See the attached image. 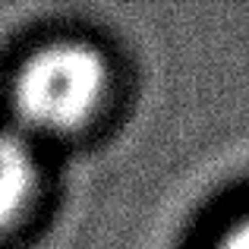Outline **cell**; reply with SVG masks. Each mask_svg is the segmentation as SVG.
<instances>
[{"label":"cell","instance_id":"6da1fadb","mask_svg":"<svg viewBox=\"0 0 249 249\" xmlns=\"http://www.w3.org/2000/svg\"><path fill=\"white\" fill-rule=\"evenodd\" d=\"M110 85L107 60L82 41L38 48L13 76L10 104L19 126L41 136H70L101 107Z\"/></svg>","mask_w":249,"mask_h":249},{"label":"cell","instance_id":"7a4b0ae2","mask_svg":"<svg viewBox=\"0 0 249 249\" xmlns=\"http://www.w3.org/2000/svg\"><path fill=\"white\" fill-rule=\"evenodd\" d=\"M38 186V161L22 136L0 133V233L25 214Z\"/></svg>","mask_w":249,"mask_h":249},{"label":"cell","instance_id":"3957f363","mask_svg":"<svg viewBox=\"0 0 249 249\" xmlns=\"http://www.w3.org/2000/svg\"><path fill=\"white\" fill-rule=\"evenodd\" d=\"M214 249H249V214H246V218H240L237 224H233L231 231L218 240V246H214Z\"/></svg>","mask_w":249,"mask_h":249}]
</instances>
